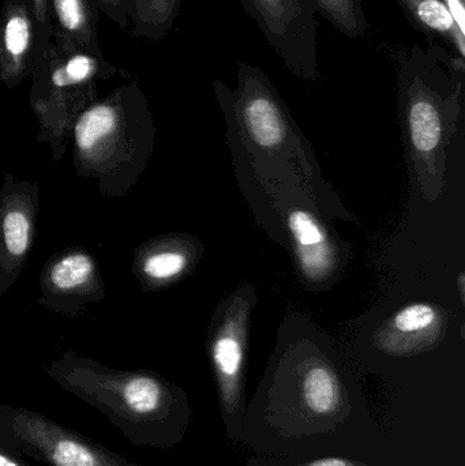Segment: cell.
<instances>
[{
	"mask_svg": "<svg viewBox=\"0 0 465 466\" xmlns=\"http://www.w3.org/2000/svg\"><path fill=\"white\" fill-rule=\"evenodd\" d=\"M155 139V119L145 93L136 82L120 85L74 123V169L95 180L104 198H122L147 171Z\"/></svg>",
	"mask_w": 465,
	"mask_h": 466,
	"instance_id": "cell-1",
	"label": "cell"
},
{
	"mask_svg": "<svg viewBox=\"0 0 465 466\" xmlns=\"http://www.w3.org/2000/svg\"><path fill=\"white\" fill-rule=\"evenodd\" d=\"M465 60L440 44L414 46L399 68L401 108L412 157L425 197L434 201L444 187L445 147L458 130Z\"/></svg>",
	"mask_w": 465,
	"mask_h": 466,
	"instance_id": "cell-2",
	"label": "cell"
},
{
	"mask_svg": "<svg viewBox=\"0 0 465 466\" xmlns=\"http://www.w3.org/2000/svg\"><path fill=\"white\" fill-rule=\"evenodd\" d=\"M62 390L106 416L136 446L160 441L175 393L158 375L145 370H116L67 350L44 366Z\"/></svg>",
	"mask_w": 465,
	"mask_h": 466,
	"instance_id": "cell-3",
	"label": "cell"
},
{
	"mask_svg": "<svg viewBox=\"0 0 465 466\" xmlns=\"http://www.w3.org/2000/svg\"><path fill=\"white\" fill-rule=\"evenodd\" d=\"M123 73L104 55L49 41L30 73L29 104L38 122L37 142L62 160L79 115L98 100L97 85Z\"/></svg>",
	"mask_w": 465,
	"mask_h": 466,
	"instance_id": "cell-4",
	"label": "cell"
},
{
	"mask_svg": "<svg viewBox=\"0 0 465 466\" xmlns=\"http://www.w3.org/2000/svg\"><path fill=\"white\" fill-rule=\"evenodd\" d=\"M0 443L46 466H138L27 408L0 405Z\"/></svg>",
	"mask_w": 465,
	"mask_h": 466,
	"instance_id": "cell-5",
	"label": "cell"
},
{
	"mask_svg": "<svg viewBox=\"0 0 465 466\" xmlns=\"http://www.w3.org/2000/svg\"><path fill=\"white\" fill-rule=\"evenodd\" d=\"M284 67L299 79L317 81L318 10L314 0H239Z\"/></svg>",
	"mask_w": 465,
	"mask_h": 466,
	"instance_id": "cell-6",
	"label": "cell"
},
{
	"mask_svg": "<svg viewBox=\"0 0 465 466\" xmlns=\"http://www.w3.org/2000/svg\"><path fill=\"white\" fill-rule=\"evenodd\" d=\"M37 182L5 175L0 187V298L15 285L37 236Z\"/></svg>",
	"mask_w": 465,
	"mask_h": 466,
	"instance_id": "cell-7",
	"label": "cell"
},
{
	"mask_svg": "<svg viewBox=\"0 0 465 466\" xmlns=\"http://www.w3.org/2000/svg\"><path fill=\"white\" fill-rule=\"evenodd\" d=\"M38 306L76 317L85 307L104 301L106 284L97 260L84 247H68L49 258L40 273Z\"/></svg>",
	"mask_w": 465,
	"mask_h": 466,
	"instance_id": "cell-8",
	"label": "cell"
},
{
	"mask_svg": "<svg viewBox=\"0 0 465 466\" xmlns=\"http://www.w3.org/2000/svg\"><path fill=\"white\" fill-rule=\"evenodd\" d=\"M204 247L196 236L168 233L136 247L134 277L145 292H157L177 284L196 268Z\"/></svg>",
	"mask_w": 465,
	"mask_h": 466,
	"instance_id": "cell-9",
	"label": "cell"
},
{
	"mask_svg": "<svg viewBox=\"0 0 465 466\" xmlns=\"http://www.w3.org/2000/svg\"><path fill=\"white\" fill-rule=\"evenodd\" d=\"M43 54L38 27L26 0H3L0 8V81L14 89L29 78Z\"/></svg>",
	"mask_w": 465,
	"mask_h": 466,
	"instance_id": "cell-10",
	"label": "cell"
},
{
	"mask_svg": "<svg viewBox=\"0 0 465 466\" xmlns=\"http://www.w3.org/2000/svg\"><path fill=\"white\" fill-rule=\"evenodd\" d=\"M287 227L291 233L295 260L303 281L310 287H325L340 273L343 258L332 233L313 213L289 210Z\"/></svg>",
	"mask_w": 465,
	"mask_h": 466,
	"instance_id": "cell-11",
	"label": "cell"
},
{
	"mask_svg": "<svg viewBox=\"0 0 465 466\" xmlns=\"http://www.w3.org/2000/svg\"><path fill=\"white\" fill-rule=\"evenodd\" d=\"M447 326V312L437 304H407L381 326L377 341L388 350H414L439 341Z\"/></svg>",
	"mask_w": 465,
	"mask_h": 466,
	"instance_id": "cell-12",
	"label": "cell"
},
{
	"mask_svg": "<svg viewBox=\"0 0 465 466\" xmlns=\"http://www.w3.org/2000/svg\"><path fill=\"white\" fill-rule=\"evenodd\" d=\"M92 0H51L52 41L101 56Z\"/></svg>",
	"mask_w": 465,
	"mask_h": 466,
	"instance_id": "cell-13",
	"label": "cell"
},
{
	"mask_svg": "<svg viewBox=\"0 0 465 466\" xmlns=\"http://www.w3.org/2000/svg\"><path fill=\"white\" fill-rule=\"evenodd\" d=\"M428 44H440L465 60V33L456 26L441 0H396Z\"/></svg>",
	"mask_w": 465,
	"mask_h": 466,
	"instance_id": "cell-14",
	"label": "cell"
},
{
	"mask_svg": "<svg viewBox=\"0 0 465 466\" xmlns=\"http://www.w3.org/2000/svg\"><path fill=\"white\" fill-rule=\"evenodd\" d=\"M182 0H128V26L134 37L158 43L174 29Z\"/></svg>",
	"mask_w": 465,
	"mask_h": 466,
	"instance_id": "cell-15",
	"label": "cell"
},
{
	"mask_svg": "<svg viewBox=\"0 0 465 466\" xmlns=\"http://www.w3.org/2000/svg\"><path fill=\"white\" fill-rule=\"evenodd\" d=\"M318 15L327 19L346 37L357 40L369 30L362 0H314Z\"/></svg>",
	"mask_w": 465,
	"mask_h": 466,
	"instance_id": "cell-16",
	"label": "cell"
},
{
	"mask_svg": "<svg viewBox=\"0 0 465 466\" xmlns=\"http://www.w3.org/2000/svg\"><path fill=\"white\" fill-rule=\"evenodd\" d=\"M303 390L308 408L314 412H330L338 404V383L327 367H311L306 374Z\"/></svg>",
	"mask_w": 465,
	"mask_h": 466,
	"instance_id": "cell-17",
	"label": "cell"
},
{
	"mask_svg": "<svg viewBox=\"0 0 465 466\" xmlns=\"http://www.w3.org/2000/svg\"><path fill=\"white\" fill-rule=\"evenodd\" d=\"M26 2L37 24L41 48L44 52L52 37L51 0H26Z\"/></svg>",
	"mask_w": 465,
	"mask_h": 466,
	"instance_id": "cell-18",
	"label": "cell"
},
{
	"mask_svg": "<svg viewBox=\"0 0 465 466\" xmlns=\"http://www.w3.org/2000/svg\"><path fill=\"white\" fill-rule=\"evenodd\" d=\"M98 13L111 19L117 27H128V0H92Z\"/></svg>",
	"mask_w": 465,
	"mask_h": 466,
	"instance_id": "cell-19",
	"label": "cell"
},
{
	"mask_svg": "<svg viewBox=\"0 0 465 466\" xmlns=\"http://www.w3.org/2000/svg\"><path fill=\"white\" fill-rule=\"evenodd\" d=\"M450 11L456 26L465 33V0H441Z\"/></svg>",
	"mask_w": 465,
	"mask_h": 466,
	"instance_id": "cell-20",
	"label": "cell"
},
{
	"mask_svg": "<svg viewBox=\"0 0 465 466\" xmlns=\"http://www.w3.org/2000/svg\"><path fill=\"white\" fill-rule=\"evenodd\" d=\"M0 466H32L25 461L24 457L18 456L14 451L0 443Z\"/></svg>",
	"mask_w": 465,
	"mask_h": 466,
	"instance_id": "cell-21",
	"label": "cell"
},
{
	"mask_svg": "<svg viewBox=\"0 0 465 466\" xmlns=\"http://www.w3.org/2000/svg\"><path fill=\"white\" fill-rule=\"evenodd\" d=\"M310 466H349L343 460L332 459V460H321V461L314 462Z\"/></svg>",
	"mask_w": 465,
	"mask_h": 466,
	"instance_id": "cell-22",
	"label": "cell"
},
{
	"mask_svg": "<svg viewBox=\"0 0 465 466\" xmlns=\"http://www.w3.org/2000/svg\"><path fill=\"white\" fill-rule=\"evenodd\" d=\"M464 279H465L464 273L459 274L458 285H459V292H460L461 303H464V298H465V295H464V288H465Z\"/></svg>",
	"mask_w": 465,
	"mask_h": 466,
	"instance_id": "cell-23",
	"label": "cell"
}]
</instances>
